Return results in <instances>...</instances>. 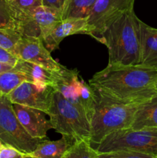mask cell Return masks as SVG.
Listing matches in <instances>:
<instances>
[{
	"instance_id": "44dd1931",
	"label": "cell",
	"mask_w": 157,
	"mask_h": 158,
	"mask_svg": "<svg viewBox=\"0 0 157 158\" xmlns=\"http://www.w3.org/2000/svg\"><path fill=\"white\" fill-rule=\"evenodd\" d=\"M99 153L90 144L89 140H78L71 145L62 158H97Z\"/></svg>"
},
{
	"instance_id": "cb8c5ba5",
	"label": "cell",
	"mask_w": 157,
	"mask_h": 158,
	"mask_svg": "<svg viewBox=\"0 0 157 158\" xmlns=\"http://www.w3.org/2000/svg\"><path fill=\"white\" fill-rule=\"evenodd\" d=\"M14 8L22 12L31 10L42 6V0H6Z\"/></svg>"
},
{
	"instance_id": "9c48e42d",
	"label": "cell",
	"mask_w": 157,
	"mask_h": 158,
	"mask_svg": "<svg viewBox=\"0 0 157 158\" xmlns=\"http://www.w3.org/2000/svg\"><path fill=\"white\" fill-rule=\"evenodd\" d=\"M55 89L50 85H40L25 81L7 95L12 103L35 108L48 115Z\"/></svg>"
},
{
	"instance_id": "4316f807",
	"label": "cell",
	"mask_w": 157,
	"mask_h": 158,
	"mask_svg": "<svg viewBox=\"0 0 157 158\" xmlns=\"http://www.w3.org/2000/svg\"><path fill=\"white\" fill-rule=\"evenodd\" d=\"M67 0H42V6L50 7L62 12Z\"/></svg>"
},
{
	"instance_id": "4fadbf2b",
	"label": "cell",
	"mask_w": 157,
	"mask_h": 158,
	"mask_svg": "<svg viewBox=\"0 0 157 158\" xmlns=\"http://www.w3.org/2000/svg\"><path fill=\"white\" fill-rule=\"evenodd\" d=\"M26 12L30 15L34 27L41 39L47 35L57 23L62 20L61 11L44 6Z\"/></svg>"
},
{
	"instance_id": "277c9868",
	"label": "cell",
	"mask_w": 157,
	"mask_h": 158,
	"mask_svg": "<svg viewBox=\"0 0 157 158\" xmlns=\"http://www.w3.org/2000/svg\"><path fill=\"white\" fill-rule=\"evenodd\" d=\"M48 115L52 129L75 142L90 139V122L75 105L68 101L58 91L54 92L53 100Z\"/></svg>"
},
{
	"instance_id": "2e32d148",
	"label": "cell",
	"mask_w": 157,
	"mask_h": 158,
	"mask_svg": "<svg viewBox=\"0 0 157 158\" xmlns=\"http://www.w3.org/2000/svg\"><path fill=\"white\" fill-rule=\"evenodd\" d=\"M73 141L66 136H62L58 140L44 139L35 150L28 155L37 158H62L68 148L73 144Z\"/></svg>"
},
{
	"instance_id": "484cf974",
	"label": "cell",
	"mask_w": 157,
	"mask_h": 158,
	"mask_svg": "<svg viewBox=\"0 0 157 158\" xmlns=\"http://www.w3.org/2000/svg\"><path fill=\"white\" fill-rule=\"evenodd\" d=\"M18 61V59L13 54L0 47V62L15 66Z\"/></svg>"
},
{
	"instance_id": "8fae6325",
	"label": "cell",
	"mask_w": 157,
	"mask_h": 158,
	"mask_svg": "<svg viewBox=\"0 0 157 158\" xmlns=\"http://www.w3.org/2000/svg\"><path fill=\"white\" fill-rule=\"evenodd\" d=\"M12 107L21 124L34 138L46 139L47 132L52 129L50 120L43 111L35 108L12 103Z\"/></svg>"
},
{
	"instance_id": "3957f363",
	"label": "cell",
	"mask_w": 157,
	"mask_h": 158,
	"mask_svg": "<svg viewBox=\"0 0 157 158\" xmlns=\"http://www.w3.org/2000/svg\"><path fill=\"white\" fill-rule=\"evenodd\" d=\"M95 111L90 120L89 142L94 149L109 134L130 128L139 104H123L112 101L95 91Z\"/></svg>"
},
{
	"instance_id": "1f68e13d",
	"label": "cell",
	"mask_w": 157,
	"mask_h": 158,
	"mask_svg": "<svg viewBox=\"0 0 157 158\" xmlns=\"http://www.w3.org/2000/svg\"><path fill=\"white\" fill-rule=\"evenodd\" d=\"M0 96H1V94H0Z\"/></svg>"
},
{
	"instance_id": "7c38bea8",
	"label": "cell",
	"mask_w": 157,
	"mask_h": 158,
	"mask_svg": "<svg viewBox=\"0 0 157 158\" xmlns=\"http://www.w3.org/2000/svg\"><path fill=\"white\" fill-rule=\"evenodd\" d=\"M88 19H67L57 23L42 40L49 52L59 46L66 37L74 34L88 35Z\"/></svg>"
},
{
	"instance_id": "ba28073f",
	"label": "cell",
	"mask_w": 157,
	"mask_h": 158,
	"mask_svg": "<svg viewBox=\"0 0 157 158\" xmlns=\"http://www.w3.org/2000/svg\"><path fill=\"white\" fill-rule=\"evenodd\" d=\"M135 0H96L88 17V35L99 41L106 29L123 14L134 9Z\"/></svg>"
},
{
	"instance_id": "d6a6232c",
	"label": "cell",
	"mask_w": 157,
	"mask_h": 158,
	"mask_svg": "<svg viewBox=\"0 0 157 158\" xmlns=\"http://www.w3.org/2000/svg\"><path fill=\"white\" fill-rule=\"evenodd\" d=\"M156 158H157V156H156Z\"/></svg>"
},
{
	"instance_id": "ffe728a7",
	"label": "cell",
	"mask_w": 157,
	"mask_h": 158,
	"mask_svg": "<svg viewBox=\"0 0 157 158\" xmlns=\"http://www.w3.org/2000/svg\"><path fill=\"white\" fill-rule=\"evenodd\" d=\"M0 29H13L19 32L18 12L6 0H0Z\"/></svg>"
},
{
	"instance_id": "ac0fdd59",
	"label": "cell",
	"mask_w": 157,
	"mask_h": 158,
	"mask_svg": "<svg viewBox=\"0 0 157 158\" xmlns=\"http://www.w3.org/2000/svg\"><path fill=\"white\" fill-rule=\"evenodd\" d=\"M96 0H67L62 12V19H88Z\"/></svg>"
},
{
	"instance_id": "7402d4cb",
	"label": "cell",
	"mask_w": 157,
	"mask_h": 158,
	"mask_svg": "<svg viewBox=\"0 0 157 158\" xmlns=\"http://www.w3.org/2000/svg\"><path fill=\"white\" fill-rule=\"evenodd\" d=\"M23 35L13 29H0V47L13 54L15 46Z\"/></svg>"
},
{
	"instance_id": "83f0119b",
	"label": "cell",
	"mask_w": 157,
	"mask_h": 158,
	"mask_svg": "<svg viewBox=\"0 0 157 158\" xmlns=\"http://www.w3.org/2000/svg\"><path fill=\"white\" fill-rule=\"evenodd\" d=\"M14 69V66L12 65L7 64V63H4L0 62V73L4 72H7V71L12 70Z\"/></svg>"
},
{
	"instance_id": "5bb4252c",
	"label": "cell",
	"mask_w": 157,
	"mask_h": 158,
	"mask_svg": "<svg viewBox=\"0 0 157 158\" xmlns=\"http://www.w3.org/2000/svg\"><path fill=\"white\" fill-rule=\"evenodd\" d=\"M141 61L140 64L157 67V29L139 21Z\"/></svg>"
},
{
	"instance_id": "5b68a950",
	"label": "cell",
	"mask_w": 157,
	"mask_h": 158,
	"mask_svg": "<svg viewBox=\"0 0 157 158\" xmlns=\"http://www.w3.org/2000/svg\"><path fill=\"white\" fill-rule=\"evenodd\" d=\"M51 86L75 105L90 122L95 111V91L89 83L79 78L77 69H69L63 66L59 70L52 71Z\"/></svg>"
},
{
	"instance_id": "f1b7e54d",
	"label": "cell",
	"mask_w": 157,
	"mask_h": 158,
	"mask_svg": "<svg viewBox=\"0 0 157 158\" xmlns=\"http://www.w3.org/2000/svg\"><path fill=\"white\" fill-rule=\"evenodd\" d=\"M25 158H37V157H32V156H29V155H28V154H26V156H25Z\"/></svg>"
},
{
	"instance_id": "7a4b0ae2",
	"label": "cell",
	"mask_w": 157,
	"mask_h": 158,
	"mask_svg": "<svg viewBox=\"0 0 157 158\" xmlns=\"http://www.w3.org/2000/svg\"><path fill=\"white\" fill-rule=\"evenodd\" d=\"M139 21L132 9L115 19L103 32L99 42L107 47L108 64H140Z\"/></svg>"
},
{
	"instance_id": "9a60e30c",
	"label": "cell",
	"mask_w": 157,
	"mask_h": 158,
	"mask_svg": "<svg viewBox=\"0 0 157 158\" xmlns=\"http://www.w3.org/2000/svg\"><path fill=\"white\" fill-rule=\"evenodd\" d=\"M157 127V94L138 105L130 128L134 131Z\"/></svg>"
},
{
	"instance_id": "52a82bcc",
	"label": "cell",
	"mask_w": 157,
	"mask_h": 158,
	"mask_svg": "<svg viewBox=\"0 0 157 158\" xmlns=\"http://www.w3.org/2000/svg\"><path fill=\"white\" fill-rule=\"evenodd\" d=\"M44 139L34 138L26 131L7 96H0V140L28 154L32 153Z\"/></svg>"
},
{
	"instance_id": "6da1fadb",
	"label": "cell",
	"mask_w": 157,
	"mask_h": 158,
	"mask_svg": "<svg viewBox=\"0 0 157 158\" xmlns=\"http://www.w3.org/2000/svg\"><path fill=\"white\" fill-rule=\"evenodd\" d=\"M157 67L143 64H108L89 83L98 94L123 104H140L156 95Z\"/></svg>"
},
{
	"instance_id": "603a6c76",
	"label": "cell",
	"mask_w": 157,
	"mask_h": 158,
	"mask_svg": "<svg viewBox=\"0 0 157 158\" xmlns=\"http://www.w3.org/2000/svg\"><path fill=\"white\" fill-rule=\"evenodd\" d=\"M97 158H156V156L130 150H119L100 153Z\"/></svg>"
},
{
	"instance_id": "f546056e",
	"label": "cell",
	"mask_w": 157,
	"mask_h": 158,
	"mask_svg": "<svg viewBox=\"0 0 157 158\" xmlns=\"http://www.w3.org/2000/svg\"><path fill=\"white\" fill-rule=\"evenodd\" d=\"M155 92L157 94V81L155 82Z\"/></svg>"
},
{
	"instance_id": "4dcf8cb0",
	"label": "cell",
	"mask_w": 157,
	"mask_h": 158,
	"mask_svg": "<svg viewBox=\"0 0 157 158\" xmlns=\"http://www.w3.org/2000/svg\"><path fill=\"white\" fill-rule=\"evenodd\" d=\"M2 141L0 140V149H1V148H2Z\"/></svg>"
},
{
	"instance_id": "30bf717a",
	"label": "cell",
	"mask_w": 157,
	"mask_h": 158,
	"mask_svg": "<svg viewBox=\"0 0 157 158\" xmlns=\"http://www.w3.org/2000/svg\"><path fill=\"white\" fill-rule=\"evenodd\" d=\"M13 55L18 60L35 63L50 71L59 70L63 67L52 58L39 37H22L15 46Z\"/></svg>"
},
{
	"instance_id": "d6986e66",
	"label": "cell",
	"mask_w": 157,
	"mask_h": 158,
	"mask_svg": "<svg viewBox=\"0 0 157 158\" xmlns=\"http://www.w3.org/2000/svg\"><path fill=\"white\" fill-rule=\"evenodd\" d=\"M25 81H28L26 76L14 69L2 73H0V94L7 96Z\"/></svg>"
},
{
	"instance_id": "8992f818",
	"label": "cell",
	"mask_w": 157,
	"mask_h": 158,
	"mask_svg": "<svg viewBox=\"0 0 157 158\" xmlns=\"http://www.w3.org/2000/svg\"><path fill=\"white\" fill-rule=\"evenodd\" d=\"M95 150L99 154L130 150L157 156V127L119 130L105 137Z\"/></svg>"
},
{
	"instance_id": "e0dca14e",
	"label": "cell",
	"mask_w": 157,
	"mask_h": 158,
	"mask_svg": "<svg viewBox=\"0 0 157 158\" xmlns=\"http://www.w3.org/2000/svg\"><path fill=\"white\" fill-rule=\"evenodd\" d=\"M14 69L25 74L29 82L40 85L51 86L52 71L46 69L42 66L30 62L18 60L15 66H14Z\"/></svg>"
},
{
	"instance_id": "d4e9b609",
	"label": "cell",
	"mask_w": 157,
	"mask_h": 158,
	"mask_svg": "<svg viewBox=\"0 0 157 158\" xmlns=\"http://www.w3.org/2000/svg\"><path fill=\"white\" fill-rule=\"evenodd\" d=\"M26 154L14 147L2 143L0 149V158H25Z\"/></svg>"
}]
</instances>
